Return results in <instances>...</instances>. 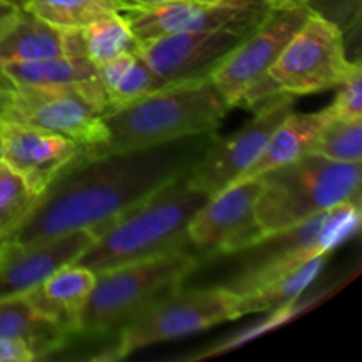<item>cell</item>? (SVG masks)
<instances>
[{"instance_id": "obj_1", "label": "cell", "mask_w": 362, "mask_h": 362, "mask_svg": "<svg viewBox=\"0 0 362 362\" xmlns=\"http://www.w3.org/2000/svg\"><path fill=\"white\" fill-rule=\"evenodd\" d=\"M218 133L152 147L80 154L52 180L7 243H34L80 228H105L165 184L186 175Z\"/></svg>"}, {"instance_id": "obj_2", "label": "cell", "mask_w": 362, "mask_h": 362, "mask_svg": "<svg viewBox=\"0 0 362 362\" xmlns=\"http://www.w3.org/2000/svg\"><path fill=\"white\" fill-rule=\"evenodd\" d=\"M211 200L207 193L189 186L186 175L172 180L117 216L74 264L94 274L170 251L186 250L187 226Z\"/></svg>"}, {"instance_id": "obj_3", "label": "cell", "mask_w": 362, "mask_h": 362, "mask_svg": "<svg viewBox=\"0 0 362 362\" xmlns=\"http://www.w3.org/2000/svg\"><path fill=\"white\" fill-rule=\"evenodd\" d=\"M232 110L212 78L163 87L105 112L103 152L152 147L194 134L218 133ZM101 152V154H103Z\"/></svg>"}, {"instance_id": "obj_4", "label": "cell", "mask_w": 362, "mask_h": 362, "mask_svg": "<svg viewBox=\"0 0 362 362\" xmlns=\"http://www.w3.org/2000/svg\"><path fill=\"white\" fill-rule=\"evenodd\" d=\"M362 163H338L317 154L258 175L257 219L265 235L283 232L343 202L361 198Z\"/></svg>"}, {"instance_id": "obj_5", "label": "cell", "mask_w": 362, "mask_h": 362, "mask_svg": "<svg viewBox=\"0 0 362 362\" xmlns=\"http://www.w3.org/2000/svg\"><path fill=\"white\" fill-rule=\"evenodd\" d=\"M198 264L197 255L177 250L99 272L81 310L76 334L119 331L148 306L179 290Z\"/></svg>"}, {"instance_id": "obj_6", "label": "cell", "mask_w": 362, "mask_h": 362, "mask_svg": "<svg viewBox=\"0 0 362 362\" xmlns=\"http://www.w3.org/2000/svg\"><path fill=\"white\" fill-rule=\"evenodd\" d=\"M359 223L361 198H354L292 228L265 235L253 246L235 253L243 255L240 272L223 286L244 296L311 258L331 253L357 232Z\"/></svg>"}, {"instance_id": "obj_7", "label": "cell", "mask_w": 362, "mask_h": 362, "mask_svg": "<svg viewBox=\"0 0 362 362\" xmlns=\"http://www.w3.org/2000/svg\"><path fill=\"white\" fill-rule=\"evenodd\" d=\"M108 110L99 78L69 85H14L4 122L49 131L73 140L81 154H101L106 144L103 115Z\"/></svg>"}, {"instance_id": "obj_8", "label": "cell", "mask_w": 362, "mask_h": 362, "mask_svg": "<svg viewBox=\"0 0 362 362\" xmlns=\"http://www.w3.org/2000/svg\"><path fill=\"white\" fill-rule=\"evenodd\" d=\"M359 60L346 57L345 39L332 21L311 13L267 71L251 110L278 95H306L336 88Z\"/></svg>"}, {"instance_id": "obj_9", "label": "cell", "mask_w": 362, "mask_h": 362, "mask_svg": "<svg viewBox=\"0 0 362 362\" xmlns=\"http://www.w3.org/2000/svg\"><path fill=\"white\" fill-rule=\"evenodd\" d=\"M235 318H240L239 296L226 286L184 292L179 288L119 329L113 359H122L145 346L186 338Z\"/></svg>"}, {"instance_id": "obj_10", "label": "cell", "mask_w": 362, "mask_h": 362, "mask_svg": "<svg viewBox=\"0 0 362 362\" xmlns=\"http://www.w3.org/2000/svg\"><path fill=\"white\" fill-rule=\"evenodd\" d=\"M274 6L271 0H168L151 7L122 9L134 39L140 42L179 32L257 30Z\"/></svg>"}, {"instance_id": "obj_11", "label": "cell", "mask_w": 362, "mask_h": 362, "mask_svg": "<svg viewBox=\"0 0 362 362\" xmlns=\"http://www.w3.org/2000/svg\"><path fill=\"white\" fill-rule=\"evenodd\" d=\"M313 11L308 6L274 7L267 20L251 32L232 55L214 71L212 81L233 106H253L267 71L278 60L290 39Z\"/></svg>"}, {"instance_id": "obj_12", "label": "cell", "mask_w": 362, "mask_h": 362, "mask_svg": "<svg viewBox=\"0 0 362 362\" xmlns=\"http://www.w3.org/2000/svg\"><path fill=\"white\" fill-rule=\"evenodd\" d=\"M293 112V95H278L255 110L251 122L230 138H216L200 161L186 173L189 186L216 197L239 180L257 161L276 127Z\"/></svg>"}, {"instance_id": "obj_13", "label": "cell", "mask_w": 362, "mask_h": 362, "mask_svg": "<svg viewBox=\"0 0 362 362\" xmlns=\"http://www.w3.org/2000/svg\"><path fill=\"white\" fill-rule=\"evenodd\" d=\"M260 179L237 180L212 197L187 226L189 244L207 255H235L264 239L257 219Z\"/></svg>"}, {"instance_id": "obj_14", "label": "cell", "mask_w": 362, "mask_h": 362, "mask_svg": "<svg viewBox=\"0 0 362 362\" xmlns=\"http://www.w3.org/2000/svg\"><path fill=\"white\" fill-rule=\"evenodd\" d=\"M250 34L233 28L179 32L140 42L138 52L165 85L211 78Z\"/></svg>"}, {"instance_id": "obj_15", "label": "cell", "mask_w": 362, "mask_h": 362, "mask_svg": "<svg viewBox=\"0 0 362 362\" xmlns=\"http://www.w3.org/2000/svg\"><path fill=\"white\" fill-rule=\"evenodd\" d=\"M101 228H80L34 243L0 246V299L27 296L46 278L76 258L94 243Z\"/></svg>"}, {"instance_id": "obj_16", "label": "cell", "mask_w": 362, "mask_h": 362, "mask_svg": "<svg viewBox=\"0 0 362 362\" xmlns=\"http://www.w3.org/2000/svg\"><path fill=\"white\" fill-rule=\"evenodd\" d=\"M81 154L73 140L49 131L2 122V161L41 197L52 180Z\"/></svg>"}, {"instance_id": "obj_17", "label": "cell", "mask_w": 362, "mask_h": 362, "mask_svg": "<svg viewBox=\"0 0 362 362\" xmlns=\"http://www.w3.org/2000/svg\"><path fill=\"white\" fill-rule=\"evenodd\" d=\"M94 281V272L78 264H69L53 272L25 297L41 317L69 338L76 334L81 310Z\"/></svg>"}, {"instance_id": "obj_18", "label": "cell", "mask_w": 362, "mask_h": 362, "mask_svg": "<svg viewBox=\"0 0 362 362\" xmlns=\"http://www.w3.org/2000/svg\"><path fill=\"white\" fill-rule=\"evenodd\" d=\"M331 119L332 115L327 108L313 113H290L276 127V131L269 138L262 154L239 177V180L255 179V177L262 175V173L269 172V170L278 168V166L296 161L300 156L308 154L311 151L313 141L317 140L320 131L327 126Z\"/></svg>"}, {"instance_id": "obj_19", "label": "cell", "mask_w": 362, "mask_h": 362, "mask_svg": "<svg viewBox=\"0 0 362 362\" xmlns=\"http://www.w3.org/2000/svg\"><path fill=\"white\" fill-rule=\"evenodd\" d=\"M69 53L67 32L21 7L16 20L0 35V64L30 62Z\"/></svg>"}, {"instance_id": "obj_20", "label": "cell", "mask_w": 362, "mask_h": 362, "mask_svg": "<svg viewBox=\"0 0 362 362\" xmlns=\"http://www.w3.org/2000/svg\"><path fill=\"white\" fill-rule=\"evenodd\" d=\"M69 53L30 62L0 64L14 85H69L98 76V67L87 59L78 30L67 32Z\"/></svg>"}, {"instance_id": "obj_21", "label": "cell", "mask_w": 362, "mask_h": 362, "mask_svg": "<svg viewBox=\"0 0 362 362\" xmlns=\"http://www.w3.org/2000/svg\"><path fill=\"white\" fill-rule=\"evenodd\" d=\"M98 78L105 90L108 110L159 90L165 81L151 69L140 52H127L98 67ZM106 110V112H108Z\"/></svg>"}, {"instance_id": "obj_22", "label": "cell", "mask_w": 362, "mask_h": 362, "mask_svg": "<svg viewBox=\"0 0 362 362\" xmlns=\"http://www.w3.org/2000/svg\"><path fill=\"white\" fill-rule=\"evenodd\" d=\"M0 339H18L34 346L39 359L66 343L67 336L37 313L27 297L0 299Z\"/></svg>"}, {"instance_id": "obj_23", "label": "cell", "mask_w": 362, "mask_h": 362, "mask_svg": "<svg viewBox=\"0 0 362 362\" xmlns=\"http://www.w3.org/2000/svg\"><path fill=\"white\" fill-rule=\"evenodd\" d=\"M325 257L320 255L311 260L304 262L293 271L279 276L278 279L265 283L251 292L239 296L240 317L253 313H269V311H279L286 306H292L300 293L315 281L320 271L324 269Z\"/></svg>"}, {"instance_id": "obj_24", "label": "cell", "mask_w": 362, "mask_h": 362, "mask_svg": "<svg viewBox=\"0 0 362 362\" xmlns=\"http://www.w3.org/2000/svg\"><path fill=\"white\" fill-rule=\"evenodd\" d=\"M78 34L85 55L95 67L103 66L122 53L138 49V41L134 39L122 11L98 18L78 30Z\"/></svg>"}, {"instance_id": "obj_25", "label": "cell", "mask_w": 362, "mask_h": 362, "mask_svg": "<svg viewBox=\"0 0 362 362\" xmlns=\"http://www.w3.org/2000/svg\"><path fill=\"white\" fill-rule=\"evenodd\" d=\"M23 9L59 30H81L105 14L122 11L117 0H28Z\"/></svg>"}, {"instance_id": "obj_26", "label": "cell", "mask_w": 362, "mask_h": 362, "mask_svg": "<svg viewBox=\"0 0 362 362\" xmlns=\"http://www.w3.org/2000/svg\"><path fill=\"white\" fill-rule=\"evenodd\" d=\"M37 198L20 175L0 163V246L28 218Z\"/></svg>"}, {"instance_id": "obj_27", "label": "cell", "mask_w": 362, "mask_h": 362, "mask_svg": "<svg viewBox=\"0 0 362 362\" xmlns=\"http://www.w3.org/2000/svg\"><path fill=\"white\" fill-rule=\"evenodd\" d=\"M311 154L338 163H362V120L331 119L311 145Z\"/></svg>"}, {"instance_id": "obj_28", "label": "cell", "mask_w": 362, "mask_h": 362, "mask_svg": "<svg viewBox=\"0 0 362 362\" xmlns=\"http://www.w3.org/2000/svg\"><path fill=\"white\" fill-rule=\"evenodd\" d=\"M338 95L327 110L332 119L359 122L362 120V69L361 62L356 64L349 76L338 85Z\"/></svg>"}, {"instance_id": "obj_29", "label": "cell", "mask_w": 362, "mask_h": 362, "mask_svg": "<svg viewBox=\"0 0 362 362\" xmlns=\"http://www.w3.org/2000/svg\"><path fill=\"white\" fill-rule=\"evenodd\" d=\"M361 0H308V7L318 16L332 21L341 30L359 27Z\"/></svg>"}, {"instance_id": "obj_30", "label": "cell", "mask_w": 362, "mask_h": 362, "mask_svg": "<svg viewBox=\"0 0 362 362\" xmlns=\"http://www.w3.org/2000/svg\"><path fill=\"white\" fill-rule=\"evenodd\" d=\"M39 359L34 346L18 339H0V362H30Z\"/></svg>"}, {"instance_id": "obj_31", "label": "cell", "mask_w": 362, "mask_h": 362, "mask_svg": "<svg viewBox=\"0 0 362 362\" xmlns=\"http://www.w3.org/2000/svg\"><path fill=\"white\" fill-rule=\"evenodd\" d=\"M14 83L6 76V73L0 67V122H4L9 112L11 99H13Z\"/></svg>"}, {"instance_id": "obj_32", "label": "cell", "mask_w": 362, "mask_h": 362, "mask_svg": "<svg viewBox=\"0 0 362 362\" xmlns=\"http://www.w3.org/2000/svg\"><path fill=\"white\" fill-rule=\"evenodd\" d=\"M21 7L14 6V4L9 2H0V35L11 27L14 20H16L18 13H20Z\"/></svg>"}, {"instance_id": "obj_33", "label": "cell", "mask_w": 362, "mask_h": 362, "mask_svg": "<svg viewBox=\"0 0 362 362\" xmlns=\"http://www.w3.org/2000/svg\"><path fill=\"white\" fill-rule=\"evenodd\" d=\"M124 9H138V7H151L158 4L168 2V0H117Z\"/></svg>"}, {"instance_id": "obj_34", "label": "cell", "mask_w": 362, "mask_h": 362, "mask_svg": "<svg viewBox=\"0 0 362 362\" xmlns=\"http://www.w3.org/2000/svg\"><path fill=\"white\" fill-rule=\"evenodd\" d=\"M274 7H293V6H308V0H271Z\"/></svg>"}, {"instance_id": "obj_35", "label": "cell", "mask_w": 362, "mask_h": 362, "mask_svg": "<svg viewBox=\"0 0 362 362\" xmlns=\"http://www.w3.org/2000/svg\"><path fill=\"white\" fill-rule=\"evenodd\" d=\"M0 2H9V4H14V6H18V7H25V4H27L28 0H0Z\"/></svg>"}, {"instance_id": "obj_36", "label": "cell", "mask_w": 362, "mask_h": 362, "mask_svg": "<svg viewBox=\"0 0 362 362\" xmlns=\"http://www.w3.org/2000/svg\"><path fill=\"white\" fill-rule=\"evenodd\" d=\"M0 161H2V122H0Z\"/></svg>"}]
</instances>
